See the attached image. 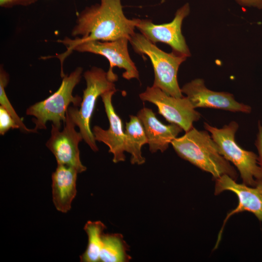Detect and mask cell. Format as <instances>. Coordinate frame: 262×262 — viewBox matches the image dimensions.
Returning a JSON list of instances; mask_svg holds the SVG:
<instances>
[{"instance_id":"cell-1","label":"cell","mask_w":262,"mask_h":262,"mask_svg":"<svg viewBox=\"0 0 262 262\" xmlns=\"http://www.w3.org/2000/svg\"><path fill=\"white\" fill-rule=\"evenodd\" d=\"M138 18L129 19L124 15L121 0H100V4L86 7L78 15L71 35L57 41L66 46L67 50L57 56L62 61L76 45L87 41H112L130 37Z\"/></svg>"},{"instance_id":"cell-2","label":"cell","mask_w":262,"mask_h":262,"mask_svg":"<svg viewBox=\"0 0 262 262\" xmlns=\"http://www.w3.org/2000/svg\"><path fill=\"white\" fill-rule=\"evenodd\" d=\"M171 144L180 157L210 173L214 180L223 175L237 179V171L220 154L217 145L207 131L193 127L183 136L175 138Z\"/></svg>"},{"instance_id":"cell-3","label":"cell","mask_w":262,"mask_h":262,"mask_svg":"<svg viewBox=\"0 0 262 262\" xmlns=\"http://www.w3.org/2000/svg\"><path fill=\"white\" fill-rule=\"evenodd\" d=\"M82 68H76L69 75L63 77L61 84L58 89L45 99L37 102L27 108L26 114L33 116V121L35 124L34 129H46V124L49 121L56 127L61 129L62 122L65 123L66 112L70 103L73 106H80L82 98L74 96L73 91L80 82Z\"/></svg>"},{"instance_id":"cell-4","label":"cell","mask_w":262,"mask_h":262,"mask_svg":"<svg viewBox=\"0 0 262 262\" xmlns=\"http://www.w3.org/2000/svg\"><path fill=\"white\" fill-rule=\"evenodd\" d=\"M204 126L217 145L220 154L236 167L243 183L255 186L262 181L258 156L244 149L235 141V135L239 127L237 122L231 121L220 129L207 123H204Z\"/></svg>"},{"instance_id":"cell-5","label":"cell","mask_w":262,"mask_h":262,"mask_svg":"<svg viewBox=\"0 0 262 262\" xmlns=\"http://www.w3.org/2000/svg\"><path fill=\"white\" fill-rule=\"evenodd\" d=\"M134 51L146 55L150 59L154 73L153 86L169 96L183 97L177 79L180 66L187 57L173 52L167 53L160 49L140 33H135L129 39Z\"/></svg>"},{"instance_id":"cell-6","label":"cell","mask_w":262,"mask_h":262,"mask_svg":"<svg viewBox=\"0 0 262 262\" xmlns=\"http://www.w3.org/2000/svg\"><path fill=\"white\" fill-rule=\"evenodd\" d=\"M86 87L79 109L77 106L69 107L66 113L78 126L83 140L96 152L98 148L90 126L98 98L105 92L116 90L114 82L110 81L107 72L101 68L94 66L83 74Z\"/></svg>"},{"instance_id":"cell-7","label":"cell","mask_w":262,"mask_h":262,"mask_svg":"<svg viewBox=\"0 0 262 262\" xmlns=\"http://www.w3.org/2000/svg\"><path fill=\"white\" fill-rule=\"evenodd\" d=\"M129 39L123 37L112 41H90L84 42L75 46L71 52H90L105 57L109 62L110 67L107 72L108 79L115 82L117 76L113 72L114 66L123 68L125 72L122 77L128 80L139 79V72L129 55L128 44Z\"/></svg>"},{"instance_id":"cell-8","label":"cell","mask_w":262,"mask_h":262,"mask_svg":"<svg viewBox=\"0 0 262 262\" xmlns=\"http://www.w3.org/2000/svg\"><path fill=\"white\" fill-rule=\"evenodd\" d=\"M139 98L143 101L155 105L159 114L170 123L179 125L185 132L191 130L193 122L200 117V114L195 110L186 97L169 96L160 88L152 86L147 87L139 94Z\"/></svg>"},{"instance_id":"cell-9","label":"cell","mask_w":262,"mask_h":262,"mask_svg":"<svg viewBox=\"0 0 262 262\" xmlns=\"http://www.w3.org/2000/svg\"><path fill=\"white\" fill-rule=\"evenodd\" d=\"M189 13L190 6L187 3L177 11L169 23L155 24L150 19L138 18L136 28L152 43H165L170 46L172 52L188 57L191 54L181 33V26Z\"/></svg>"},{"instance_id":"cell-10","label":"cell","mask_w":262,"mask_h":262,"mask_svg":"<svg viewBox=\"0 0 262 262\" xmlns=\"http://www.w3.org/2000/svg\"><path fill=\"white\" fill-rule=\"evenodd\" d=\"M62 131L53 124L51 125V135L46 145L53 153L57 164H61L75 168L78 173L86 170L81 161L79 144L83 140L80 131H76V126L66 112V119Z\"/></svg>"},{"instance_id":"cell-11","label":"cell","mask_w":262,"mask_h":262,"mask_svg":"<svg viewBox=\"0 0 262 262\" xmlns=\"http://www.w3.org/2000/svg\"><path fill=\"white\" fill-rule=\"evenodd\" d=\"M227 175H223L215 180L214 195H218L225 191L234 193L237 196V206L228 213L219 232L216 249L220 242L225 225L233 215L247 211L253 213L262 222V181L255 186H250L243 183H238Z\"/></svg>"},{"instance_id":"cell-12","label":"cell","mask_w":262,"mask_h":262,"mask_svg":"<svg viewBox=\"0 0 262 262\" xmlns=\"http://www.w3.org/2000/svg\"><path fill=\"white\" fill-rule=\"evenodd\" d=\"M181 91L186 95L195 109L209 108L245 113L251 111V107L237 102L232 94L208 89L201 79H196L186 83Z\"/></svg>"},{"instance_id":"cell-13","label":"cell","mask_w":262,"mask_h":262,"mask_svg":"<svg viewBox=\"0 0 262 262\" xmlns=\"http://www.w3.org/2000/svg\"><path fill=\"white\" fill-rule=\"evenodd\" d=\"M116 91L110 90L100 96L109 121V128L104 130L95 126L92 130L96 141L102 142L109 147V152L113 154V161L115 163L125 160V133L122 120L115 111L112 102V97Z\"/></svg>"},{"instance_id":"cell-14","label":"cell","mask_w":262,"mask_h":262,"mask_svg":"<svg viewBox=\"0 0 262 262\" xmlns=\"http://www.w3.org/2000/svg\"><path fill=\"white\" fill-rule=\"evenodd\" d=\"M148 140L149 149L152 153L160 150L163 152L169 144L183 129L179 125L171 123L164 125L156 117L152 110L144 107L137 113Z\"/></svg>"},{"instance_id":"cell-15","label":"cell","mask_w":262,"mask_h":262,"mask_svg":"<svg viewBox=\"0 0 262 262\" xmlns=\"http://www.w3.org/2000/svg\"><path fill=\"white\" fill-rule=\"evenodd\" d=\"M78 171L74 168L57 164L51 175L52 201L56 210L66 213L76 194Z\"/></svg>"},{"instance_id":"cell-16","label":"cell","mask_w":262,"mask_h":262,"mask_svg":"<svg viewBox=\"0 0 262 262\" xmlns=\"http://www.w3.org/2000/svg\"><path fill=\"white\" fill-rule=\"evenodd\" d=\"M125 127V151L131 154L132 164H142L146 161L142 156V146L148 143L143 126L137 116L130 115Z\"/></svg>"},{"instance_id":"cell-17","label":"cell","mask_w":262,"mask_h":262,"mask_svg":"<svg viewBox=\"0 0 262 262\" xmlns=\"http://www.w3.org/2000/svg\"><path fill=\"white\" fill-rule=\"evenodd\" d=\"M129 248L120 233H104L100 252V262H127L131 259Z\"/></svg>"},{"instance_id":"cell-18","label":"cell","mask_w":262,"mask_h":262,"mask_svg":"<svg viewBox=\"0 0 262 262\" xmlns=\"http://www.w3.org/2000/svg\"><path fill=\"white\" fill-rule=\"evenodd\" d=\"M106 228L100 221H88L84 230L88 237V244L84 253L80 256L82 262H100V252L104 230Z\"/></svg>"},{"instance_id":"cell-19","label":"cell","mask_w":262,"mask_h":262,"mask_svg":"<svg viewBox=\"0 0 262 262\" xmlns=\"http://www.w3.org/2000/svg\"><path fill=\"white\" fill-rule=\"evenodd\" d=\"M9 81L8 75L6 72L0 68V104L11 115L16 123L19 126V129L23 132H36L37 130L35 129H30L28 128L23 123L22 119L16 114L14 108L11 105L9 99L7 98L5 92V87Z\"/></svg>"},{"instance_id":"cell-20","label":"cell","mask_w":262,"mask_h":262,"mask_svg":"<svg viewBox=\"0 0 262 262\" xmlns=\"http://www.w3.org/2000/svg\"><path fill=\"white\" fill-rule=\"evenodd\" d=\"M19 129L11 115L2 106H0V134L4 135L9 130Z\"/></svg>"},{"instance_id":"cell-21","label":"cell","mask_w":262,"mask_h":262,"mask_svg":"<svg viewBox=\"0 0 262 262\" xmlns=\"http://www.w3.org/2000/svg\"><path fill=\"white\" fill-rule=\"evenodd\" d=\"M38 0H0V6L3 8H11L15 6H28L35 2Z\"/></svg>"},{"instance_id":"cell-22","label":"cell","mask_w":262,"mask_h":262,"mask_svg":"<svg viewBox=\"0 0 262 262\" xmlns=\"http://www.w3.org/2000/svg\"><path fill=\"white\" fill-rule=\"evenodd\" d=\"M255 145L258 149L259 164L262 170V126L260 122L258 123V132Z\"/></svg>"},{"instance_id":"cell-23","label":"cell","mask_w":262,"mask_h":262,"mask_svg":"<svg viewBox=\"0 0 262 262\" xmlns=\"http://www.w3.org/2000/svg\"><path fill=\"white\" fill-rule=\"evenodd\" d=\"M240 5L262 9V0H235Z\"/></svg>"}]
</instances>
